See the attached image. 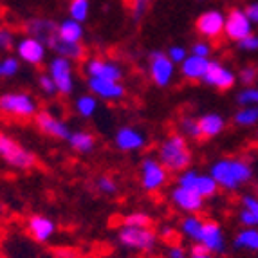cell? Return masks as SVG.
<instances>
[{"instance_id":"cell-1","label":"cell","mask_w":258,"mask_h":258,"mask_svg":"<svg viewBox=\"0 0 258 258\" xmlns=\"http://www.w3.org/2000/svg\"><path fill=\"white\" fill-rule=\"evenodd\" d=\"M210 173L220 189L237 191L242 184L253 179V168L247 161L238 157H222L210 166Z\"/></svg>"},{"instance_id":"cell-2","label":"cell","mask_w":258,"mask_h":258,"mask_svg":"<svg viewBox=\"0 0 258 258\" xmlns=\"http://www.w3.org/2000/svg\"><path fill=\"white\" fill-rule=\"evenodd\" d=\"M157 159L163 163V166L170 173H181L188 170L191 161H194V154H191V148L188 145V138L182 136L181 132L168 134L159 145Z\"/></svg>"},{"instance_id":"cell-3","label":"cell","mask_w":258,"mask_h":258,"mask_svg":"<svg viewBox=\"0 0 258 258\" xmlns=\"http://www.w3.org/2000/svg\"><path fill=\"white\" fill-rule=\"evenodd\" d=\"M40 112L38 101L31 92L11 91L0 94V114L18 121H31Z\"/></svg>"},{"instance_id":"cell-4","label":"cell","mask_w":258,"mask_h":258,"mask_svg":"<svg viewBox=\"0 0 258 258\" xmlns=\"http://www.w3.org/2000/svg\"><path fill=\"white\" fill-rule=\"evenodd\" d=\"M0 161L22 172L33 170L36 166V155L2 130H0Z\"/></svg>"},{"instance_id":"cell-5","label":"cell","mask_w":258,"mask_h":258,"mask_svg":"<svg viewBox=\"0 0 258 258\" xmlns=\"http://www.w3.org/2000/svg\"><path fill=\"white\" fill-rule=\"evenodd\" d=\"M117 242L121 247L136 253H152L157 247V233L152 228L121 226L117 229Z\"/></svg>"},{"instance_id":"cell-6","label":"cell","mask_w":258,"mask_h":258,"mask_svg":"<svg viewBox=\"0 0 258 258\" xmlns=\"http://www.w3.org/2000/svg\"><path fill=\"white\" fill-rule=\"evenodd\" d=\"M170 172L163 166L157 157L147 155L139 164V182H141L143 191L147 194H157L168 184Z\"/></svg>"},{"instance_id":"cell-7","label":"cell","mask_w":258,"mask_h":258,"mask_svg":"<svg viewBox=\"0 0 258 258\" xmlns=\"http://www.w3.org/2000/svg\"><path fill=\"white\" fill-rule=\"evenodd\" d=\"M148 76L155 87L166 89L175 76V63L163 51L148 52Z\"/></svg>"},{"instance_id":"cell-8","label":"cell","mask_w":258,"mask_h":258,"mask_svg":"<svg viewBox=\"0 0 258 258\" xmlns=\"http://www.w3.org/2000/svg\"><path fill=\"white\" fill-rule=\"evenodd\" d=\"M177 186H182V188L194 189L195 194H199L201 197L206 201V199L215 197L217 191H219V184L210 173H199L194 168H188L184 172L179 173L177 177Z\"/></svg>"},{"instance_id":"cell-9","label":"cell","mask_w":258,"mask_h":258,"mask_svg":"<svg viewBox=\"0 0 258 258\" xmlns=\"http://www.w3.org/2000/svg\"><path fill=\"white\" fill-rule=\"evenodd\" d=\"M47 73L51 74V78L54 80L58 94L61 96H71L74 92V67L73 61L61 56L51 58L47 63Z\"/></svg>"},{"instance_id":"cell-10","label":"cell","mask_w":258,"mask_h":258,"mask_svg":"<svg viewBox=\"0 0 258 258\" xmlns=\"http://www.w3.org/2000/svg\"><path fill=\"white\" fill-rule=\"evenodd\" d=\"M224 24H226V13L220 9H206L199 15L195 20V31L201 38L208 40H219L224 36Z\"/></svg>"},{"instance_id":"cell-11","label":"cell","mask_w":258,"mask_h":258,"mask_svg":"<svg viewBox=\"0 0 258 258\" xmlns=\"http://www.w3.org/2000/svg\"><path fill=\"white\" fill-rule=\"evenodd\" d=\"M203 83L217 91H229L237 85V73L222 61L210 60V65L203 76Z\"/></svg>"},{"instance_id":"cell-12","label":"cell","mask_w":258,"mask_h":258,"mask_svg":"<svg viewBox=\"0 0 258 258\" xmlns=\"http://www.w3.org/2000/svg\"><path fill=\"white\" fill-rule=\"evenodd\" d=\"M47 45H43L40 40L33 38V36H22L15 43V52L17 58L22 63L31 65V67H38L43 61L47 60Z\"/></svg>"},{"instance_id":"cell-13","label":"cell","mask_w":258,"mask_h":258,"mask_svg":"<svg viewBox=\"0 0 258 258\" xmlns=\"http://www.w3.org/2000/svg\"><path fill=\"white\" fill-rule=\"evenodd\" d=\"M194 244H201L211 254H224L226 253V247H228L222 226L210 219H204L203 229H201L197 240Z\"/></svg>"},{"instance_id":"cell-14","label":"cell","mask_w":258,"mask_h":258,"mask_svg":"<svg viewBox=\"0 0 258 258\" xmlns=\"http://www.w3.org/2000/svg\"><path fill=\"white\" fill-rule=\"evenodd\" d=\"M35 125L40 134L52 139H60V141H67V138L73 132L69 123L61 119L60 116H54L51 110H40L35 116Z\"/></svg>"},{"instance_id":"cell-15","label":"cell","mask_w":258,"mask_h":258,"mask_svg":"<svg viewBox=\"0 0 258 258\" xmlns=\"http://www.w3.org/2000/svg\"><path fill=\"white\" fill-rule=\"evenodd\" d=\"M253 33V22L247 18L242 8H231L226 13V24H224V36L231 42H240L247 35Z\"/></svg>"},{"instance_id":"cell-16","label":"cell","mask_w":258,"mask_h":258,"mask_svg":"<svg viewBox=\"0 0 258 258\" xmlns=\"http://www.w3.org/2000/svg\"><path fill=\"white\" fill-rule=\"evenodd\" d=\"M87 89L92 96L101 101H121L126 96V87L116 80H103V78H87Z\"/></svg>"},{"instance_id":"cell-17","label":"cell","mask_w":258,"mask_h":258,"mask_svg":"<svg viewBox=\"0 0 258 258\" xmlns=\"http://www.w3.org/2000/svg\"><path fill=\"white\" fill-rule=\"evenodd\" d=\"M26 35L33 36V38L40 40L43 45H47L49 49L54 45L58 40V22L47 17H33L26 22Z\"/></svg>"},{"instance_id":"cell-18","label":"cell","mask_w":258,"mask_h":258,"mask_svg":"<svg viewBox=\"0 0 258 258\" xmlns=\"http://www.w3.org/2000/svg\"><path fill=\"white\" fill-rule=\"evenodd\" d=\"M83 73L87 74V78H103V80H116V82H121L125 76L121 63L114 60H105V58H89L83 63Z\"/></svg>"},{"instance_id":"cell-19","label":"cell","mask_w":258,"mask_h":258,"mask_svg":"<svg viewBox=\"0 0 258 258\" xmlns=\"http://www.w3.org/2000/svg\"><path fill=\"white\" fill-rule=\"evenodd\" d=\"M114 145L119 152H139L147 145V136L132 125H123L116 130L114 134Z\"/></svg>"},{"instance_id":"cell-20","label":"cell","mask_w":258,"mask_h":258,"mask_svg":"<svg viewBox=\"0 0 258 258\" xmlns=\"http://www.w3.org/2000/svg\"><path fill=\"white\" fill-rule=\"evenodd\" d=\"M170 201H172V204L177 210H181L186 215L199 213V211H203V208H204V199L199 194H195L194 189L182 188V186L172 188V191H170Z\"/></svg>"},{"instance_id":"cell-21","label":"cell","mask_w":258,"mask_h":258,"mask_svg":"<svg viewBox=\"0 0 258 258\" xmlns=\"http://www.w3.org/2000/svg\"><path fill=\"white\" fill-rule=\"evenodd\" d=\"M26 229L29 237L38 244H47L52 237L56 235V222L47 215H40L35 213L31 215L26 222Z\"/></svg>"},{"instance_id":"cell-22","label":"cell","mask_w":258,"mask_h":258,"mask_svg":"<svg viewBox=\"0 0 258 258\" xmlns=\"http://www.w3.org/2000/svg\"><path fill=\"white\" fill-rule=\"evenodd\" d=\"M208 65H210V58L188 54V58L179 65V73L188 82H203V76L206 73Z\"/></svg>"},{"instance_id":"cell-23","label":"cell","mask_w":258,"mask_h":258,"mask_svg":"<svg viewBox=\"0 0 258 258\" xmlns=\"http://www.w3.org/2000/svg\"><path fill=\"white\" fill-rule=\"evenodd\" d=\"M197 121L203 139H213L226 130V119L219 112H206L203 116H199Z\"/></svg>"},{"instance_id":"cell-24","label":"cell","mask_w":258,"mask_h":258,"mask_svg":"<svg viewBox=\"0 0 258 258\" xmlns=\"http://www.w3.org/2000/svg\"><path fill=\"white\" fill-rule=\"evenodd\" d=\"M67 145L71 147V150H74L76 154L89 155L96 150V136L87 130H73L71 136L67 138Z\"/></svg>"},{"instance_id":"cell-25","label":"cell","mask_w":258,"mask_h":258,"mask_svg":"<svg viewBox=\"0 0 258 258\" xmlns=\"http://www.w3.org/2000/svg\"><path fill=\"white\" fill-rule=\"evenodd\" d=\"M83 36H85V29H83L82 22L65 18L58 24V40H61V42L82 43Z\"/></svg>"},{"instance_id":"cell-26","label":"cell","mask_w":258,"mask_h":258,"mask_svg":"<svg viewBox=\"0 0 258 258\" xmlns=\"http://www.w3.org/2000/svg\"><path fill=\"white\" fill-rule=\"evenodd\" d=\"M233 247L240 251L258 253V228H242L233 237Z\"/></svg>"},{"instance_id":"cell-27","label":"cell","mask_w":258,"mask_h":258,"mask_svg":"<svg viewBox=\"0 0 258 258\" xmlns=\"http://www.w3.org/2000/svg\"><path fill=\"white\" fill-rule=\"evenodd\" d=\"M51 51L56 56H61V58H67L71 61H78L85 58V47L83 43H69V42H61V40H56L54 45L51 47Z\"/></svg>"},{"instance_id":"cell-28","label":"cell","mask_w":258,"mask_h":258,"mask_svg":"<svg viewBox=\"0 0 258 258\" xmlns=\"http://www.w3.org/2000/svg\"><path fill=\"white\" fill-rule=\"evenodd\" d=\"M98 107H99V99L96 96H92L91 92L89 94H80L74 99V112L80 117H83V119L94 117L96 112H98Z\"/></svg>"},{"instance_id":"cell-29","label":"cell","mask_w":258,"mask_h":258,"mask_svg":"<svg viewBox=\"0 0 258 258\" xmlns=\"http://www.w3.org/2000/svg\"><path fill=\"white\" fill-rule=\"evenodd\" d=\"M203 224H204V219H201L197 213L186 215V217H182V220H181V233L186 238L195 242L199 237V233H201V229H203Z\"/></svg>"},{"instance_id":"cell-30","label":"cell","mask_w":258,"mask_h":258,"mask_svg":"<svg viewBox=\"0 0 258 258\" xmlns=\"http://www.w3.org/2000/svg\"><path fill=\"white\" fill-rule=\"evenodd\" d=\"M233 123L240 128H251L258 125V107H240L233 116Z\"/></svg>"},{"instance_id":"cell-31","label":"cell","mask_w":258,"mask_h":258,"mask_svg":"<svg viewBox=\"0 0 258 258\" xmlns=\"http://www.w3.org/2000/svg\"><path fill=\"white\" fill-rule=\"evenodd\" d=\"M67 13H69V18L83 24L91 15V0H71Z\"/></svg>"},{"instance_id":"cell-32","label":"cell","mask_w":258,"mask_h":258,"mask_svg":"<svg viewBox=\"0 0 258 258\" xmlns=\"http://www.w3.org/2000/svg\"><path fill=\"white\" fill-rule=\"evenodd\" d=\"M179 130H181L182 136H186L188 139H194V141H201V139H203L197 117H191V116L181 117V121H179Z\"/></svg>"},{"instance_id":"cell-33","label":"cell","mask_w":258,"mask_h":258,"mask_svg":"<svg viewBox=\"0 0 258 258\" xmlns=\"http://www.w3.org/2000/svg\"><path fill=\"white\" fill-rule=\"evenodd\" d=\"M152 2L154 0H126V8H128L130 18L134 22H141L145 15L148 13Z\"/></svg>"},{"instance_id":"cell-34","label":"cell","mask_w":258,"mask_h":258,"mask_svg":"<svg viewBox=\"0 0 258 258\" xmlns=\"http://www.w3.org/2000/svg\"><path fill=\"white\" fill-rule=\"evenodd\" d=\"M20 73V60L17 56L6 54L0 58V78H15Z\"/></svg>"},{"instance_id":"cell-35","label":"cell","mask_w":258,"mask_h":258,"mask_svg":"<svg viewBox=\"0 0 258 258\" xmlns=\"http://www.w3.org/2000/svg\"><path fill=\"white\" fill-rule=\"evenodd\" d=\"M123 226H132V228H150L152 217L147 211H130L123 219Z\"/></svg>"},{"instance_id":"cell-36","label":"cell","mask_w":258,"mask_h":258,"mask_svg":"<svg viewBox=\"0 0 258 258\" xmlns=\"http://www.w3.org/2000/svg\"><path fill=\"white\" fill-rule=\"evenodd\" d=\"M96 189H98L101 195H105V197H114L119 188H117V182L114 177L99 175L98 179H96Z\"/></svg>"},{"instance_id":"cell-37","label":"cell","mask_w":258,"mask_h":258,"mask_svg":"<svg viewBox=\"0 0 258 258\" xmlns=\"http://www.w3.org/2000/svg\"><path fill=\"white\" fill-rule=\"evenodd\" d=\"M237 103L240 107H258V87H244L237 94Z\"/></svg>"},{"instance_id":"cell-38","label":"cell","mask_w":258,"mask_h":258,"mask_svg":"<svg viewBox=\"0 0 258 258\" xmlns=\"http://www.w3.org/2000/svg\"><path fill=\"white\" fill-rule=\"evenodd\" d=\"M237 82H240L244 87H253L258 82V67H254V65H244L237 73Z\"/></svg>"},{"instance_id":"cell-39","label":"cell","mask_w":258,"mask_h":258,"mask_svg":"<svg viewBox=\"0 0 258 258\" xmlns=\"http://www.w3.org/2000/svg\"><path fill=\"white\" fill-rule=\"evenodd\" d=\"M38 89L43 96H47V98H52V96L58 94V89H56V83L54 80L51 78L49 73H40L38 76Z\"/></svg>"},{"instance_id":"cell-40","label":"cell","mask_w":258,"mask_h":258,"mask_svg":"<svg viewBox=\"0 0 258 258\" xmlns=\"http://www.w3.org/2000/svg\"><path fill=\"white\" fill-rule=\"evenodd\" d=\"M211 52H213V49H211V43L208 42V40H204V38L194 42V43H191V47H189V54L201 56V58H210Z\"/></svg>"},{"instance_id":"cell-41","label":"cell","mask_w":258,"mask_h":258,"mask_svg":"<svg viewBox=\"0 0 258 258\" xmlns=\"http://www.w3.org/2000/svg\"><path fill=\"white\" fill-rule=\"evenodd\" d=\"M166 54H168V58H170V60H172L175 65H181L182 61L188 58L189 51L184 47V45H179V43H175V45H172V47L168 49Z\"/></svg>"},{"instance_id":"cell-42","label":"cell","mask_w":258,"mask_h":258,"mask_svg":"<svg viewBox=\"0 0 258 258\" xmlns=\"http://www.w3.org/2000/svg\"><path fill=\"white\" fill-rule=\"evenodd\" d=\"M15 35L13 31L8 29V27L0 26V52H8L15 47Z\"/></svg>"},{"instance_id":"cell-43","label":"cell","mask_w":258,"mask_h":258,"mask_svg":"<svg viewBox=\"0 0 258 258\" xmlns=\"http://www.w3.org/2000/svg\"><path fill=\"white\" fill-rule=\"evenodd\" d=\"M238 49L244 52H256L258 51V35H254V33H251V35H247L245 38H242L240 42H237Z\"/></svg>"},{"instance_id":"cell-44","label":"cell","mask_w":258,"mask_h":258,"mask_svg":"<svg viewBox=\"0 0 258 258\" xmlns=\"http://www.w3.org/2000/svg\"><path fill=\"white\" fill-rule=\"evenodd\" d=\"M242 203V208H245V210H249L251 213H253V217L256 219V224H258V197L253 194H244L240 199Z\"/></svg>"},{"instance_id":"cell-45","label":"cell","mask_w":258,"mask_h":258,"mask_svg":"<svg viewBox=\"0 0 258 258\" xmlns=\"http://www.w3.org/2000/svg\"><path fill=\"white\" fill-rule=\"evenodd\" d=\"M238 220H240L242 228H258L256 219H254L253 213H251L249 210H245V208H240V211H238Z\"/></svg>"},{"instance_id":"cell-46","label":"cell","mask_w":258,"mask_h":258,"mask_svg":"<svg viewBox=\"0 0 258 258\" xmlns=\"http://www.w3.org/2000/svg\"><path fill=\"white\" fill-rule=\"evenodd\" d=\"M189 258H217V256L208 253L201 244H194L191 245V251H189Z\"/></svg>"},{"instance_id":"cell-47","label":"cell","mask_w":258,"mask_h":258,"mask_svg":"<svg viewBox=\"0 0 258 258\" xmlns=\"http://www.w3.org/2000/svg\"><path fill=\"white\" fill-rule=\"evenodd\" d=\"M245 15H247V18H249L251 22L254 24H258V2H249V4L245 6Z\"/></svg>"},{"instance_id":"cell-48","label":"cell","mask_w":258,"mask_h":258,"mask_svg":"<svg viewBox=\"0 0 258 258\" xmlns=\"http://www.w3.org/2000/svg\"><path fill=\"white\" fill-rule=\"evenodd\" d=\"M166 256L168 258H188V253H186V249L181 247V245H170Z\"/></svg>"},{"instance_id":"cell-49","label":"cell","mask_w":258,"mask_h":258,"mask_svg":"<svg viewBox=\"0 0 258 258\" xmlns=\"http://www.w3.org/2000/svg\"><path fill=\"white\" fill-rule=\"evenodd\" d=\"M164 235V237H170V235H172V228H168V226H164L163 228V231H161Z\"/></svg>"},{"instance_id":"cell-50","label":"cell","mask_w":258,"mask_h":258,"mask_svg":"<svg viewBox=\"0 0 258 258\" xmlns=\"http://www.w3.org/2000/svg\"><path fill=\"white\" fill-rule=\"evenodd\" d=\"M201 2H204V0H201Z\"/></svg>"},{"instance_id":"cell-51","label":"cell","mask_w":258,"mask_h":258,"mask_svg":"<svg viewBox=\"0 0 258 258\" xmlns=\"http://www.w3.org/2000/svg\"><path fill=\"white\" fill-rule=\"evenodd\" d=\"M256 83H258V82H256Z\"/></svg>"}]
</instances>
